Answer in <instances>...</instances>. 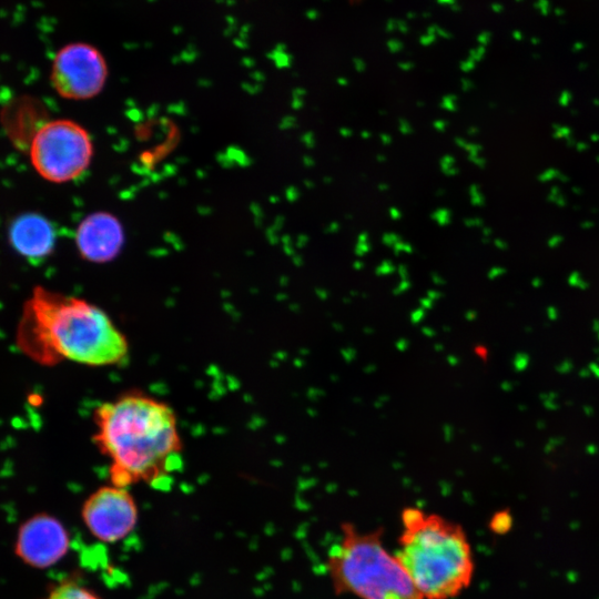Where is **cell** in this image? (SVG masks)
Wrapping results in <instances>:
<instances>
[{
	"mask_svg": "<svg viewBox=\"0 0 599 599\" xmlns=\"http://www.w3.org/2000/svg\"><path fill=\"white\" fill-rule=\"evenodd\" d=\"M93 443L109 460L110 484L165 488L181 466L182 440L171 406L139 390L101 403L93 412Z\"/></svg>",
	"mask_w": 599,
	"mask_h": 599,
	"instance_id": "1",
	"label": "cell"
},
{
	"mask_svg": "<svg viewBox=\"0 0 599 599\" xmlns=\"http://www.w3.org/2000/svg\"><path fill=\"white\" fill-rule=\"evenodd\" d=\"M17 345L45 366L62 361L111 366L129 354L125 335L101 307L41 285L32 290L23 305Z\"/></svg>",
	"mask_w": 599,
	"mask_h": 599,
	"instance_id": "2",
	"label": "cell"
},
{
	"mask_svg": "<svg viewBox=\"0 0 599 599\" xmlns=\"http://www.w3.org/2000/svg\"><path fill=\"white\" fill-rule=\"evenodd\" d=\"M400 521L395 556L424 599H453L466 590L475 561L465 529L416 507L404 508Z\"/></svg>",
	"mask_w": 599,
	"mask_h": 599,
	"instance_id": "3",
	"label": "cell"
},
{
	"mask_svg": "<svg viewBox=\"0 0 599 599\" xmlns=\"http://www.w3.org/2000/svg\"><path fill=\"white\" fill-rule=\"evenodd\" d=\"M383 528L361 530L341 525V538L325 566L336 595L359 599H424L396 556L383 545Z\"/></svg>",
	"mask_w": 599,
	"mask_h": 599,
	"instance_id": "4",
	"label": "cell"
},
{
	"mask_svg": "<svg viewBox=\"0 0 599 599\" xmlns=\"http://www.w3.org/2000/svg\"><path fill=\"white\" fill-rule=\"evenodd\" d=\"M28 151L32 167L43 180L67 183L88 170L93 143L88 130L78 122L55 119L37 131Z\"/></svg>",
	"mask_w": 599,
	"mask_h": 599,
	"instance_id": "5",
	"label": "cell"
},
{
	"mask_svg": "<svg viewBox=\"0 0 599 599\" xmlns=\"http://www.w3.org/2000/svg\"><path fill=\"white\" fill-rule=\"evenodd\" d=\"M108 79V64L102 53L83 42L69 43L53 58L50 82L57 94L68 100L97 97Z\"/></svg>",
	"mask_w": 599,
	"mask_h": 599,
	"instance_id": "6",
	"label": "cell"
},
{
	"mask_svg": "<svg viewBox=\"0 0 599 599\" xmlns=\"http://www.w3.org/2000/svg\"><path fill=\"white\" fill-rule=\"evenodd\" d=\"M81 518L95 539L115 544L135 529L139 508L129 488L110 484L99 487L85 498Z\"/></svg>",
	"mask_w": 599,
	"mask_h": 599,
	"instance_id": "7",
	"label": "cell"
},
{
	"mask_svg": "<svg viewBox=\"0 0 599 599\" xmlns=\"http://www.w3.org/2000/svg\"><path fill=\"white\" fill-rule=\"evenodd\" d=\"M70 541L68 529L57 517L39 512L19 527L14 554L23 564L45 569L65 557Z\"/></svg>",
	"mask_w": 599,
	"mask_h": 599,
	"instance_id": "8",
	"label": "cell"
},
{
	"mask_svg": "<svg viewBox=\"0 0 599 599\" xmlns=\"http://www.w3.org/2000/svg\"><path fill=\"white\" fill-rule=\"evenodd\" d=\"M74 242L80 256L91 263L113 261L124 245V230L110 212L98 211L78 225Z\"/></svg>",
	"mask_w": 599,
	"mask_h": 599,
	"instance_id": "9",
	"label": "cell"
},
{
	"mask_svg": "<svg viewBox=\"0 0 599 599\" xmlns=\"http://www.w3.org/2000/svg\"><path fill=\"white\" fill-rule=\"evenodd\" d=\"M8 238L18 254L30 261H41L53 252L57 233L45 216L30 212L12 221Z\"/></svg>",
	"mask_w": 599,
	"mask_h": 599,
	"instance_id": "10",
	"label": "cell"
},
{
	"mask_svg": "<svg viewBox=\"0 0 599 599\" xmlns=\"http://www.w3.org/2000/svg\"><path fill=\"white\" fill-rule=\"evenodd\" d=\"M43 113L40 102L21 98L4 111V129L14 143L28 149L37 131L48 121L42 120Z\"/></svg>",
	"mask_w": 599,
	"mask_h": 599,
	"instance_id": "11",
	"label": "cell"
},
{
	"mask_svg": "<svg viewBox=\"0 0 599 599\" xmlns=\"http://www.w3.org/2000/svg\"><path fill=\"white\" fill-rule=\"evenodd\" d=\"M42 599H103L94 590L75 579H64L50 588Z\"/></svg>",
	"mask_w": 599,
	"mask_h": 599,
	"instance_id": "12",
	"label": "cell"
},
{
	"mask_svg": "<svg viewBox=\"0 0 599 599\" xmlns=\"http://www.w3.org/2000/svg\"><path fill=\"white\" fill-rule=\"evenodd\" d=\"M512 527V516L508 509L496 511L489 521L490 530L496 535H505Z\"/></svg>",
	"mask_w": 599,
	"mask_h": 599,
	"instance_id": "13",
	"label": "cell"
}]
</instances>
